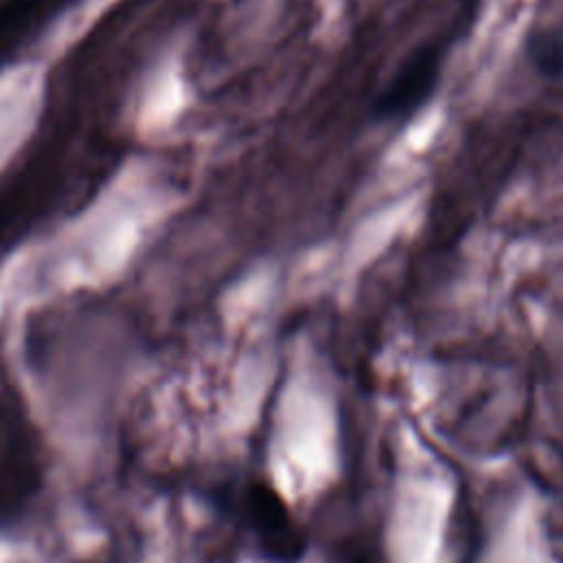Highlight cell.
<instances>
[{
  "instance_id": "6da1fadb",
  "label": "cell",
  "mask_w": 563,
  "mask_h": 563,
  "mask_svg": "<svg viewBox=\"0 0 563 563\" xmlns=\"http://www.w3.org/2000/svg\"><path fill=\"white\" fill-rule=\"evenodd\" d=\"M242 508L257 548L268 559L290 563L301 556L306 545L303 530L286 499L266 479L246 484Z\"/></svg>"
},
{
  "instance_id": "7a4b0ae2",
  "label": "cell",
  "mask_w": 563,
  "mask_h": 563,
  "mask_svg": "<svg viewBox=\"0 0 563 563\" xmlns=\"http://www.w3.org/2000/svg\"><path fill=\"white\" fill-rule=\"evenodd\" d=\"M440 66L442 55L433 44L411 51L380 90L376 114L383 119H400L416 112L433 95L440 79Z\"/></svg>"
},
{
  "instance_id": "3957f363",
  "label": "cell",
  "mask_w": 563,
  "mask_h": 563,
  "mask_svg": "<svg viewBox=\"0 0 563 563\" xmlns=\"http://www.w3.org/2000/svg\"><path fill=\"white\" fill-rule=\"evenodd\" d=\"M532 59L537 68L552 77H563V33L550 31L534 40Z\"/></svg>"
},
{
  "instance_id": "277c9868",
  "label": "cell",
  "mask_w": 563,
  "mask_h": 563,
  "mask_svg": "<svg viewBox=\"0 0 563 563\" xmlns=\"http://www.w3.org/2000/svg\"><path fill=\"white\" fill-rule=\"evenodd\" d=\"M48 0H4L0 4V37L29 24Z\"/></svg>"
}]
</instances>
